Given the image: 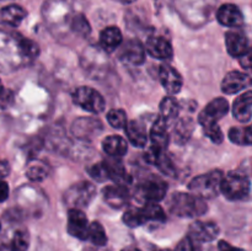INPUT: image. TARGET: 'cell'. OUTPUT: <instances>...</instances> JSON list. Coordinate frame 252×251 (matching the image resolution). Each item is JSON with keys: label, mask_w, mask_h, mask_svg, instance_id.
<instances>
[{"label": "cell", "mask_w": 252, "mask_h": 251, "mask_svg": "<svg viewBox=\"0 0 252 251\" xmlns=\"http://www.w3.org/2000/svg\"><path fill=\"white\" fill-rule=\"evenodd\" d=\"M233 116L240 122L246 123L251 120L252 116V93L248 90L243 95L238 96L231 108Z\"/></svg>", "instance_id": "19"}, {"label": "cell", "mask_w": 252, "mask_h": 251, "mask_svg": "<svg viewBox=\"0 0 252 251\" xmlns=\"http://www.w3.org/2000/svg\"><path fill=\"white\" fill-rule=\"evenodd\" d=\"M240 64L244 66L245 69H250L251 68V53H246L245 56L240 57Z\"/></svg>", "instance_id": "44"}, {"label": "cell", "mask_w": 252, "mask_h": 251, "mask_svg": "<svg viewBox=\"0 0 252 251\" xmlns=\"http://www.w3.org/2000/svg\"><path fill=\"white\" fill-rule=\"evenodd\" d=\"M19 51L22 57L29 59L36 58L39 54L38 44L36 42L31 41L27 38H20L19 39Z\"/></svg>", "instance_id": "34"}, {"label": "cell", "mask_w": 252, "mask_h": 251, "mask_svg": "<svg viewBox=\"0 0 252 251\" xmlns=\"http://www.w3.org/2000/svg\"><path fill=\"white\" fill-rule=\"evenodd\" d=\"M105 162L107 166L108 180H112L116 185L127 186V184L129 182V175L126 171V167L122 161L117 160V157H112V159L105 160Z\"/></svg>", "instance_id": "24"}, {"label": "cell", "mask_w": 252, "mask_h": 251, "mask_svg": "<svg viewBox=\"0 0 252 251\" xmlns=\"http://www.w3.org/2000/svg\"><path fill=\"white\" fill-rule=\"evenodd\" d=\"M192 130H193V123H192V121L189 118H182V120H180L176 123L174 129L175 142L180 143V144L187 142V139L191 135Z\"/></svg>", "instance_id": "29"}, {"label": "cell", "mask_w": 252, "mask_h": 251, "mask_svg": "<svg viewBox=\"0 0 252 251\" xmlns=\"http://www.w3.org/2000/svg\"><path fill=\"white\" fill-rule=\"evenodd\" d=\"M217 20L220 25L233 29H240L244 25V15L234 4H224L217 11Z\"/></svg>", "instance_id": "16"}, {"label": "cell", "mask_w": 252, "mask_h": 251, "mask_svg": "<svg viewBox=\"0 0 252 251\" xmlns=\"http://www.w3.org/2000/svg\"><path fill=\"white\" fill-rule=\"evenodd\" d=\"M219 235V226L213 221L197 220L189 225V236L198 243H209Z\"/></svg>", "instance_id": "14"}, {"label": "cell", "mask_w": 252, "mask_h": 251, "mask_svg": "<svg viewBox=\"0 0 252 251\" xmlns=\"http://www.w3.org/2000/svg\"><path fill=\"white\" fill-rule=\"evenodd\" d=\"M26 176L29 177L31 181H43L47 176H48V167L43 164V162H36L34 165H31V166L27 169Z\"/></svg>", "instance_id": "36"}, {"label": "cell", "mask_w": 252, "mask_h": 251, "mask_svg": "<svg viewBox=\"0 0 252 251\" xmlns=\"http://www.w3.org/2000/svg\"><path fill=\"white\" fill-rule=\"evenodd\" d=\"M169 209L174 216L180 218H197L208 211V206L204 199L193 193L176 192L169 201Z\"/></svg>", "instance_id": "1"}, {"label": "cell", "mask_w": 252, "mask_h": 251, "mask_svg": "<svg viewBox=\"0 0 252 251\" xmlns=\"http://www.w3.org/2000/svg\"><path fill=\"white\" fill-rule=\"evenodd\" d=\"M229 112V102L224 97L214 98L199 113L198 122L203 127L218 125L219 121Z\"/></svg>", "instance_id": "8"}, {"label": "cell", "mask_w": 252, "mask_h": 251, "mask_svg": "<svg viewBox=\"0 0 252 251\" xmlns=\"http://www.w3.org/2000/svg\"><path fill=\"white\" fill-rule=\"evenodd\" d=\"M30 246V235L26 230H17L10 243V251H27Z\"/></svg>", "instance_id": "33"}, {"label": "cell", "mask_w": 252, "mask_h": 251, "mask_svg": "<svg viewBox=\"0 0 252 251\" xmlns=\"http://www.w3.org/2000/svg\"><path fill=\"white\" fill-rule=\"evenodd\" d=\"M206 134V137L208 138L211 142H213L214 144H221L224 139L223 132H221L220 127L218 125H213V126H208V127H203L202 128Z\"/></svg>", "instance_id": "38"}, {"label": "cell", "mask_w": 252, "mask_h": 251, "mask_svg": "<svg viewBox=\"0 0 252 251\" xmlns=\"http://www.w3.org/2000/svg\"><path fill=\"white\" fill-rule=\"evenodd\" d=\"M103 132V125L96 117L76 118L71 126V133L74 137L83 142L95 139Z\"/></svg>", "instance_id": "6"}, {"label": "cell", "mask_w": 252, "mask_h": 251, "mask_svg": "<svg viewBox=\"0 0 252 251\" xmlns=\"http://www.w3.org/2000/svg\"><path fill=\"white\" fill-rule=\"evenodd\" d=\"M167 184L159 176L150 175L138 186V194L145 202H159L166 196Z\"/></svg>", "instance_id": "7"}, {"label": "cell", "mask_w": 252, "mask_h": 251, "mask_svg": "<svg viewBox=\"0 0 252 251\" xmlns=\"http://www.w3.org/2000/svg\"><path fill=\"white\" fill-rule=\"evenodd\" d=\"M126 134H127L128 139L132 143L134 147L137 148H144L148 142V133L147 128L139 121H129L127 122L125 127Z\"/></svg>", "instance_id": "23"}, {"label": "cell", "mask_w": 252, "mask_h": 251, "mask_svg": "<svg viewBox=\"0 0 252 251\" xmlns=\"http://www.w3.org/2000/svg\"><path fill=\"white\" fill-rule=\"evenodd\" d=\"M10 174V165L5 160H0V180L5 179Z\"/></svg>", "instance_id": "43"}, {"label": "cell", "mask_w": 252, "mask_h": 251, "mask_svg": "<svg viewBox=\"0 0 252 251\" xmlns=\"http://www.w3.org/2000/svg\"><path fill=\"white\" fill-rule=\"evenodd\" d=\"M154 251H171V250H167V249H164V250H162V249H159V250H154Z\"/></svg>", "instance_id": "48"}, {"label": "cell", "mask_w": 252, "mask_h": 251, "mask_svg": "<svg viewBox=\"0 0 252 251\" xmlns=\"http://www.w3.org/2000/svg\"><path fill=\"white\" fill-rule=\"evenodd\" d=\"M27 16V11L20 5H7L0 9V24L4 26L17 27L20 26L25 17Z\"/></svg>", "instance_id": "20"}, {"label": "cell", "mask_w": 252, "mask_h": 251, "mask_svg": "<svg viewBox=\"0 0 252 251\" xmlns=\"http://www.w3.org/2000/svg\"><path fill=\"white\" fill-rule=\"evenodd\" d=\"M103 199L110 207L120 209L128 203L129 199V192L127 187L122 185H110L102 189Z\"/></svg>", "instance_id": "18"}, {"label": "cell", "mask_w": 252, "mask_h": 251, "mask_svg": "<svg viewBox=\"0 0 252 251\" xmlns=\"http://www.w3.org/2000/svg\"><path fill=\"white\" fill-rule=\"evenodd\" d=\"M250 86V75L239 70L229 71L221 81V91L226 95H234V94L240 93L244 89H248Z\"/></svg>", "instance_id": "11"}, {"label": "cell", "mask_w": 252, "mask_h": 251, "mask_svg": "<svg viewBox=\"0 0 252 251\" xmlns=\"http://www.w3.org/2000/svg\"><path fill=\"white\" fill-rule=\"evenodd\" d=\"M123 43L122 32L117 26H108L100 33V44L107 53H112Z\"/></svg>", "instance_id": "21"}, {"label": "cell", "mask_w": 252, "mask_h": 251, "mask_svg": "<svg viewBox=\"0 0 252 251\" xmlns=\"http://www.w3.org/2000/svg\"><path fill=\"white\" fill-rule=\"evenodd\" d=\"M159 76L162 88L169 95L174 96L181 91L182 86H184V79L174 66L169 65V64H162L160 66Z\"/></svg>", "instance_id": "12"}, {"label": "cell", "mask_w": 252, "mask_h": 251, "mask_svg": "<svg viewBox=\"0 0 252 251\" xmlns=\"http://www.w3.org/2000/svg\"><path fill=\"white\" fill-rule=\"evenodd\" d=\"M96 196V187L89 181H80L69 187L64 193V202L70 208H86Z\"/></svg>", "instance_id": "4"}, {"label": "cell", "mask_w": 252, "mask_h": 251, "mask_svg": "<svg viewBox=\"0 0 252 251\" xmlns=\"http://www.w3.org/2000/svg\"><path fill=\"white\" fill-rule=\"evenodd\" d=\"M159 110V117L169 126L170 123H172L177 117H179L180 111H181V106H180L179 101H177L174 96H166V97L162 98L161 102H160Z\"/></svg>", "instance_id": "25"}, {"label": "cell", "mask_w": 252, "mask_h": 251, "mask_svg": "<svg viewBox=\"0 0 252 251\" xmlns=\"http://www.w3.org/2000/svg\"><path fill=\"white\" fill-rule=\"evenodd\" d=\"M69 27H70L71 32L75 33L76 36L80 37H88L91 32V26L89 24L88 19L85 17V15L81 14V12H75L73 16L70 17V21H69Z\"/></svg>", "instance_id": "27"}, {"label": "cell", "mask_w": 252, "mask_h": 251, "mask_svg": "<svg viewBox=\"0 0 252 251\" xmlns=\"http://www.w3.org/2000/svg\"><path fill=\"white\" fill-rule=\"evenodd\" d=\"M143 213L148 221H165L166 220V214L164 209L157 203V202H147L144 207H142Z\"/></svg>", "instance_id": "31"}, {"label": "cell", "mask_w": 252, "mask_h": 251, "mask_svg": "<svg viewBox=\"0 0 252 251\" xmlns=\"http://www.w3.org/2000/svg\"><path fill=\"white\" fill-rule=\"evenodd\" d=\"M150 140H152V147L157 149L166 150L169 145L170 135L167 132V125L160 117H158L153 123V127L150 129Z\"/></svg>", "instance_id": "22"}, {"label": "cell", "mask_w": 252, "mask_h": 251, "mask_svg": "<svg viewBox=\"0 0 252 251\" xmlns=\"http://www.w3.org/2000/svg\"><path fill=\"white\" fill-rule=\"evenodd\" d=\"M250 189V179L241 172H229L221 180L220 192L229 201H244L249 198Z\"/></svg>", "instance_id": "3"}, {"label": "cell", "mask_w": 252, "mask_h": 251, "mask_svg": "<svg viewBox=\"0 0 252 251\" xmlns=\"http://www.w3.org/2000/svg\"><path fill=\"white\" fill-rule=\"evenodd\" d=\"M144 48L147 49V52L153 58L160 59V61H167V59H171L172 56H174V49H172L171 43L164 37H149L147 39Z\"/></svg>", "instance_id": "15"}, {"label": "cell", "mask_w": 252, "mask_h": 251, "mask_svg": "<svg viewBox=\"0 0 252 251\" xmlns=\"http://www.w3.org/2000/svg\"><path fill=\"white\" fill-rule=\"evenodd\" d=\"M107 122L110 123L111 127L116 128V129H122L127 125V115L123 110L120 108H112L108 111L107 113Z\"/></svg>", "instance_id": "35"}, {"label": "cell", "mask_w": 252, "mask_h": 251, "mask_svg": "<svg viewBox=\"0 0 252 251\" xmlns=\"http://www.w3.org/2000/svg\"><path fill=\"white\" fill-rule=\"evenodd\" d=\"M0 230H1V223H0Z\"/></svg>", "instance_id": "49"}, {"label": "cell", "mask_w": 252, "mask_h": 251, "mask_svg": "<svg viewBox=\"0 0 252 251\" xmlns=\"http://www.w3.org/2000/svg\"><path fill=\"white\" fill-rule=\"evenodd\" d=\"M176 251H202L201 243L192 239L191 236H186L177 244Z\"/></svg>", "instance_id": "39"}, {"label": "cell", "mask_w": 252, "mask_h": 251, "mask_svg": "<svg viewBox=\"0 0 252 251\" xmlns=\"http://www.w3.org/2000/svg\"><path fill=\"white\" fill-rule=\"evenodd\" d=\"M122 251H140L139 249H135V248H127V249H123Z\"/></svg>", "instance_id": "45"}, {"label": "cell", "mask_w": 252, "mask_h": 251, "mask_svg": "<svg viewBox=\"0 0 252 251\" xmlns=\"http://www.w3.org/2000/svg\"><path fill=\"white\" fill-rule=\"evenodd\" d=\"M68 233L80 240H88L89 220L81 209L70 208L68 212Z\"/></svg>", "instance_id": "9"}, {"label": "cell", "mask_w": 252, "mask_h": 251, "mask_svg": "<svg viewBox=\"0 0 252 251\" xmlns=\"http://www.w3.org/2000/svg\"><path fill=\"white\" fill-rule=\"evenodd\" d=\"M88 240H90L96 246H105L107 244L106 231L98 221H93L91 224H89Z\"/></svg>", "instance_id": "30"}, {"label": "cell", "mask_w": 252, "mask_h": 251, "mask_svg": "<svg viewBox=\"0 0 252 251\" xmlns=\"http://www.w3.org/2000/svg\"><path fill=\"white\" fill-rule=\"evenodd\" d=\"M14 102V94L11 90L4 88L0 80V108L5 110V108L10 107Z\"/></svg>", "instance_id": "40"}, {"label": "cell", "mask_w": 252, "mask_h": 251, "mask_svg": "<svg viewBox=\"0 0 252 251\" xmlns=\"http://www.w3.org/2000/svg\"><path fill=\"white\" fill-rule=\"evenodd\" d=\"M88 171H89V175H90L95 181L105 182L108 180V171H107V166H106L105 160L93 165L90 169H88Z\"/></svg>", "instance_id": "37"}, {"label": "cell", "mask_w": 252, "mask_h": 251, "mask_svg": "<svg viewBox=\"0 0 252 251\" xmlns=\"http://www.w3.org/2000/svg\"><path fill=\"white\" fill-rule=\"evenodd\" d=\"M145 160L150 164H154L162 174L167 175V176H175V174H176L174 162L166 154V150L150 147V149L145 153Z\"/></svg>", "instance_id": "17"}, {"label": "cell", "mask_w": 252, "mask_h": 251, "mask_svg": "<svg viewBox=\"0 0 252 251\" xmlns=\"http://www.w3.org/2000/svg\"><path fill=\"white\" fill-rule=\"evenodd\" d=\"M102 149L111 157H121L127 153L128 144L120 135H108L103 139Z\"/></svg>", "instance_id": "26"}, {"label": "cell", "mask_w": 252, "mask_h": 251, "mask_svg": "<svg viewBox=\"0 0 252 251\" xmlns=\"http://www.w3.org/2000/svg\"><path fill=\"white\" fill-rule=\"evenodd\" d=\"M120 59L132 65H140L145 62V48L138 39H129L121 47Z\"/></svg>", "instance_id": "13"}, {"label": "cell", "mask_w": 252, "mask_h": 251, "mask_svg": "<svg viewBox=\"0 0 252 251\" xmlns=\"http://www.w3.org/2000/svg\"><path fill=\"white\" fill-rule=\"evenodd\" d=\"M229 139L238 145H251L252 143V134L251 127H233L229 129Z\"/></svg>", "instance_id": "28"}, {"label": "cell", "mask_w": 252, "mask_h": 251, "mask_svg": "<svg viewBox=\"0 0 252 251\" xmlns=\"http://www.w3.org/2000/svg\"><path fill=\"white\" fill-rule=\"evenodd\" d=\"M9 197V185L5 181H0V203L6 201Z\"/></svg>", "instance_id": "41"}, {"label": "cell", "mask_w": 252, "mask_h": 251, "mask_svg": "<svg viewBox=\"0 0 252 251\" xmlns=\"http://www.w3.org/2000/svg\"><path fill=\"white\" fill-rule=\"evenodd\" d=\"M73 102L90 113H101L105 110V100L97 90L89 86H80L73 93Z\"/></svg>", "instance_id": "5"}, {"label": "cell", "mask_w": 252, "mask_h": 251, "mask_svg": "<svg viewBox=\"0 0 252 251\" xmlns=\"http://www.w3.org/2000/svg\"><path fill=\"white\" fill-rule=\"evenodd\" d=\"M122 2H126V4H129V2H133L135 1V0H121Z\"/></svg>", "instance_id": "47"}, {"label": "cell", "mask_w": 252, "mask_h": 251, "mask_svg": "<svg viewBox=\"0 0 252 251\" xmlns=\"http://www.w3.org/2000/svg\"><path fill=\"white\" fill-rule=\"evenodd\" d=\"M223 177L224 174L220 170H212V171L198 175L192 179L189 185V188L193 192V194L202 199L214 198L220 192Z\"/></svg>", "instance_id": "2"}, {"label": "cell", "mask_w": 252, "mask_h": 251, "mask_svg": "<svg viewBox=\"0 0 252 251\" xmlns=\"http://www.w3.org/2000/svg\"><path fill=\"white\" fill-rule=\"evenodd\" d=\"M122 219L126 225L129 226V228H138V226H142L147 223V219H145L142 208L128 209L125 212Z\"/></svg>", "instance_id": "32"}, {"label": "cell", "mask_w": 252, "mask_h": 251, "mask_svg": "<svg viewBox=\"0 0 252 251\" xmlns=\"http://www.w3.org/2000/svg\"><path fill=\"white\" fill-rule=\"evenodd\" d=\"M218 249H219V251H245V250H243V249H239V248H235V246L230 245V244L226 243V241H224V240L219 241Z\"/></svg>", "instance_id": "42"}, {"label": "cell", "mask_w": 252, "mask_h": 251, "mask_svg": "<svg viewBox=\"0 0 252 251\" xmlns=\"http://www.w3.org/2000/svg\"><path fill=\"white\" fill-rule=\"evenodd\" d=\"M225 44L228 53L234 58H240L250 52L249 38L240 30H231V31L226 32Z\"/></svg>", "instance_id": "10"}, {"label": "cell", "mask_w": 252, "mask_h": 251, "mask_svg": "<svg viewBox=\"0 0 252 251\" xmlns=\"http://www.w3.org/2000/svg\"><path fill=\"white\" fill-rule=\"evenodd\" d=\"M0 251H10V249L5 245H0Z\"/></svg>", "instance_id": "46"}]
</instances>
